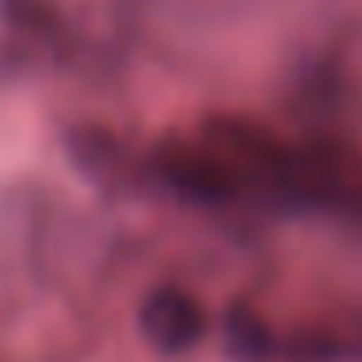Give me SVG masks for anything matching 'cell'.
<instances>
[{"label":"cell","instance_id":"cell-1","mask_svg":"<svg viewBox=\"0 0 362 362\" xmlns=\"http://www.w3.org/2000/svg\"><path fill=\"white\" fill-rule=\"evenodd\" d=\"M136 327H141L144 343L156 346L160 354H183L203 339L206 312L187 288H180V284H160V288H152L141 300Z\"/></svg>","mask_w":362,"mask_h":362}]
</instances>
